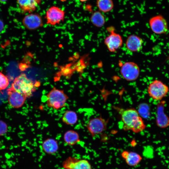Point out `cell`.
<instances>
[{
    "instance_id": "28",
    "label": "cell",
    "mask_w": 169,
    "mask_h": 169,
    "mask_svg": "<svg viewBox=\"0 0 169 169\" xmlns=\"http://www.w3.org/2000/svg\"><path fill=\"white\" fill-rule=\"evenodd\" d=\"M62 2H65L67 0H59Z\"/></svg>"
},
{
    "instance_id": "2",
    "label": "cell",
    "mask_w": 169,
    "mask_h": 169,
    "mask_svg": "<svg viewBox=\"0 0 169 169\" xmlns=\"http://www.w3.org/2000/svg\"><path fill=\"white\" fill-rule=\"evenodd\" d=\"M37 86L25 74L22 73L15 79L11 88L29 98L35 91Z\"/></svg>"
},
{
    "instance_id": "6",
    "label": "cell",
    "mask_w": 169,
    "mask_h": 169,
    "mask_svg": "<svg viewBox=\"0 0 169 169\" xmlns=\"http://www.w3.org/2000/svg\"><path fill=\"white\" fill-rule=\"evenodd\" d=\"M140 69L138 65L133 62L124 63L120 69V73L122 77L129 81L136 80L138 78Z\"/></svg>"
},
{
    "instance_id": "7",
    "label": "cell",
    "mask_w": 169,
    "mask_h": 169,
    "mask_svg": "<svg viewBox=\"0 0 169 169\" xmlns=\"http://www.w3.org/2000/svg\"><path fill=\"white\" fill-rule=\"evenodd\" d=\"M64 10L58 7L52 6L46 11L45 18L47 24L54 26L62 22L65 17Z\"/></svg>"
},
{
    "instance_id": "25",
    "label": "cell",
    "mask_w": 169,
    "mask_h": 169,
    "mask_svg": "<svg viewBox=\"0 0 169 169\" xmlns=\"http://www.w3.org/2000/svg\"><path fill=\"white\" fill-rule=\"evenodd\" d=\"M4 23L3 21L0 18V33L3 30L4 28Z\"/></svg>"
},
{
    "instance_id": "22",
    "label": "cell",
    "mask_w": 169,
    "mask_h": 169,
    "mask_svg": "<svg viewBox=\"0 0 169 169\" xmlns=\"http://www.w3.org/2000/svg\"><path fill=\"white\" fill-rule=\"evenodd\" d=\"M9 84V81L8 77L0 72V90L5 89Z\"/></svg>"
},
{
    "instance_id": "8",
    "label": "cell",
    "mask_w": 169,
    "mask_h": 169,
    "mask_svg": "<svg viewBox=\"0 0 169 169\" xmlns=\"http://www.w3.org/2000/svg\"><path fill=\"white\" fill-rule=\"evenodd\" d=\"M149 24L152 31L156 34H165L168 31L167 22L161 15H157L151 18Z\"/></svg>"
},
{
    "instance_id": "15",
    "label": "cell",
    "mask_w": 169,
    "mask_h": 169,
    "mask_svg": "<svg viewBox=\"0 0 169 169\" xmlns=\"http://www.w3.org/2000/svg\"><path fill=\"white\" fill-rule=\"evenodd\" d=\"M143 41L142 39L136 35L132 34L127 38L125 43L126 48L133 52H138L142 49Z\"/></svg>"
},
{
    "instance_id": "5",
    "label": "cell",
    "mask_w": 169,
    "mask_h": 169,
    "mask_svg": "<svg viewBox=\"0 0 169 169\" xmlns=\"http://www.w3.org/2000/svg\"><path fill=\"white\" fill-rule=\"evenodd\" d=\"M108 120H105L101 116L93 118L88 121L86 127L92 137L100 134L107 128Z\"/></svg>"
},
{
    "instance_id": "19",
    "label": "cell",
    "mask_w": 169,
    "mask_h": 169,
    "mask_svg": "<svg viewBox=\"0 0 169 169\" xmlns=\"http://www.w3.org/2000/svg\"><path fill=\"white\" fill-rule=\"evenodd\" d=\"M90 21L94 25L98 28L102 27L105 23V17L99 11H96L93 13L90 17Z\"/></svg>"
},
{
    "instance_id": "3",
    "label": "cell",
    "mask_w": 169,
    "mask_h": 169,
    "mask_svg": "<svg viewBox=\"0 0 169 169\" xmlns=\"http://www.w3.org/2000/svg\"><path fill=\"white\" fill-rule=\"evenodd\" d=\"M46 104L49 107L56 110L65 106L68 96L63 90L53 88L47 95Z\"/></svg>"
},
{
    "instance_id": "17",
    "label": "cell",
    "mask_w": 169,
    "mask_h": 169,
    "mask_svg": "<svg viewBox=\"0 0 169 169\" xmlns=\"http://www.w3.org/2000/svg\"><path fill=\"white\" fill-rule=\"evenodd\" d=\"M42 146L44 151L49 154L55 153L59 149L57 141L52 138H48L45 140L43 142Z\"/></svg>"
},
{
    "instance_id": "20",
    "label": "cell",
    "mask_w": 169,
    "mask_h": 169,
    "mask_svg": "<svg viewBox=\"0 0 169 169\" xmlns=\"http://www.w3.org/2000/svg\"><path fill=\"white\" fill-rule=\"evenodd\" d=\"M78 119L76 113L71 110H66L62 117V121L68 125H72L75 124L77 122Z\"/></svg>"
},
{
    "instance_id": "23",
    "label": "cell",
    "mask_w": 169,
    "mask_h": 169,
    "mask_svg": "<svg viewBox=\"0 0 169 169\" xmlns=\"http://www.w3.org/2000/svg\"><path fill=\"white\" fill-rule=\"evenodd\" d=\"M148 107L145 104H141L140 106L139 110H137L140 115L143 117H147L149 114Z\"/></svg>"
},
{
    "instance_id": "4",
    "label": "cell",
    "mask_w": 169,
    "mask_h": 169,
    "mask_svg": "<svg viewBox=\"0 0 169 169\" xmlns=\"http://www.w3.org/2000/svg\"><path fill=\"white\" fill-rule=\"evenodd\" d=\"M147 92L149 97L153 100L160 101L167 95L169 88L161 81L155 80L149 84Z\"/></svg>"
},
{
    "instance_id": "26",
    "label": "cell",
    "mask_w": 169,
    "mask_h": 169,
    "mask_svg": "<svg viewBox=\"0 0 169 169\" xmlns=\"http://www.w3.org/2000/svg\"><path fill=\"white\" fill-rule=\"evenodd\" d=\"M8 0H0V3H5Z\"/></svg>"
},
{
    "instance_id": "10",
    "label": "cell",
    "mask_w": 169,
    "mask_h": 169,
    "mask_svg": "<svg viewBox=\"0 0 169 169\" xmlns=\"http://www.w3.org/2000/svg\"><path fill=\"white\" fill-rule=\"evenodd\" d=\"M64 169H92L91 166L87 160L69 157L63 163Z\"/></svg>"
},
{
    "instance_id": "9",
    "label": "cell",
    "mask_w": 169,
    "mask_h": 169,
    "mask_svg": "<svg viewBox=\"0 0 169 169\" xmlns=\"http://www.w3.org/2000/svg\"><path fill=\"white\" fill-rule=\"evenodd\" d=\"M22 23L23 26L29 30H35L43 24L41 17L37 13H30L23 18Z\"/></svg>"
},
{
    "instance_id": "16",
    "label": "cell",
    "mask_w": 169,
    "mask_h": 169,
    "mask_svg": "<svg viewBox=\"0 0 169 169\" xmlns=\"http://www.w3.org/2000/svg\"><path fill=\"white\" fill-rule=\"evenodd\" d=\"M121 155L126 164L131 166H137L142 160V157L140 155L133 151H124L121 152Z\"/></svg>"
},
{
    "instance_id": "11",
    "label": "cell",
    "mask_w": 169,
    "mask_h": 169,
    "mask_svg": "<svg viewBox=\"0 0 169 169\" xmlns=\"http://www.w3.org/2000/svg\"><path fill=\"white\" fill-rule=\"evenodd\" d=\"M104 42L110 52H115L122 46L123 41L120 34L112 30L105 38Z\"/></svg>"
},
{
    "instance_id": "21",
    "label": "cell",
    "mask_w": 169,
    "mask_h": 169,
    "mask_svg": "<svg viewBox=\"0 0 169 169\" xmlns=\"http://www.w3.org/2000/svg\"><path fill=\"white\" fill-rule=\"evenodd\" d=\"M96 5L99 10L105 13L112 10L114 6L112 0H97Z\"/></svg>"
},
{
    "instance_id": "18",
    "label": "cell",
    "mask_w": 169,
    "mask_h": 169,
    "mask_svg": "<svg viewBox=\"0 0 169 169\" xmlns=\"http://www.w3.org/2000/svg\"><path fill=\"white\" fill-rule=\"evenodd\" d=\"M64 139L66 143L69 145L73 146L80 141L78 133L73 130H69L64 133Z\"/></svg>"
},
{
    "instance_id": "14",
    "label": "cell",
    "mask_w": 169,
    "mask_h": 169,
    "mask_svg": "<svg viewBox=\"0 0 169 169\" xmlns=\"http://www.w3.org/2000/svg\"><path fill=\"white\" fill-rule=\"evenodd\" d=\"M41 0H17L19 8L23 13H31L41 3Z\"/></svg>"
},
{
    "instance_id": "27",
    "label": "cell",
    "mask_w": 169,
    "mask_h": 169,
    "mask_svg": "<svg viewBox=\"0 0 169 169\" xmlns=\"http://www.w3.org/2000/svg\"><path fill=\"white\" fill-rule=\"evenodd\" d=\"M79 0L81 2H85L88 1V0Z\"/></svg>"
},
{
    "instance_id": "12",
    "label": "cell",
    "mask_w": 169,
    "mask_h": 169,
    "mask_svg": "<svg viewBox=\"0 0 169 169\" xmlns=\"http://www.w3.org/2000/svg\"><path fill=\"white\" fill-rule=\"evenodd\" d=\"M159 102L156 108V123L160 128L164 129L169 126V118L164 112L165 102L163 100Z\"/></svg>"
},
{
    "instance_id": "13",
    "label": "cell",
    "mask_w": 169,
    "mask_h": 169,
    "mask_svg": "<svg viewBox=\"0 0 169 169\" xmlns=\"http://www.w3.org/2000/svg\"><path fill=\"white\" fill-rule=\"evenodd\" d=\"M8 101L12 107L18 108L24 104L27 98L24 95L18 92L11 88L8 90Z\"/></svg>"
},
{
    "instance_id": "1",
    "label": "cell",
    "mask_w": 169,
    "mask_h": 169,
    "mask_svg": "<svg viewBox=\"0 0 169 169\" xmlns=\"http://www.w3.org/2000/svg\"><path fill=\"white\" fill-rule=\"evenodd\" d=\"M114 108L120 115L124 131H131L137 133L145 130L146 125L136 109L134 108L124 109L116 106Z\"/></svg>"
},
{
    "instance_id": "24",
    "label": "cell",
    "mask_w": 169,
    "mask_h": 169,
    "mask_svg": "<svg viewBox=\"0 0 169 169\" xmlns=\"http://www.w3.org/2000/svg\"><path fill=\"white\" fill-rule=\"evenodd\" d=\"M7 130V126L3 121L0 120V136L3 135L6 133Z\"/></svg>"
}]
</instances>
